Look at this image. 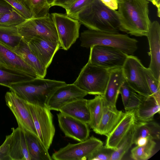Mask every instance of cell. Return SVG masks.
<instances>
[{"mask_svg": "<svg viewBox=\"0 0 160 160\" xmlns=\"http://www.w3.org/2000/svg\"><path fill=\"white\" fill-rule=\"evenodd\" d=\"M146 37L148 41L151 58L148 68L154 77L160 81V25L158 21L151 22Z\"/></svg>", "mask_w": 160, "mask_h": 160, "instance_id": "obj_16", "label": "cell"}, {"mask_svg": "<svg viewBox=\"0 0 160 160\" xmlns=\"http://www.w3.org/2000/svg\"><path fill=\"white\" fill-rule=\"evenodd\" d=\"M48 3L52 7V4L53 3L54 0H46Z\"/></svg>", "mask_w": 160, "mask_h": 160, "instance_id": "obj_45", "label": "cell"}, {"mask_svg": "<svg viewBox=\"0 0 160 160\" xmlns=\"http://www.w3.org/2000/svg\"><path fill=\"white\" fill-rule=\"evenodd\" d=\"M76 0H54L52 6H59L64 8L67 11Z\"/></svg>", "mask_w": 160, "mask_h": 160, "instance_id": "obj_40", "label": "cell"}, {"mask_svg": "<svg viewBox=\"0 0 160 160\" xmlns=\"http://www.w3.org/2000/svg\"><path fill=\"white\" fill-rule=\"evenodd\" d=\"M16 27L22 39L28 43L32 38L38 37L59 42L55 26L50 14L27 19Z\"/></svg>", "mask_w": 160, "mask_h": 160, "instance_id": "obj_6", "label": "cell"}, {"mask_svg": "<svg viewBox=\"0 0 160 160\" xmlns=\"http://www.w3.org/2000/svg\"><path fill=\"white\" fill-rule=\"evenodd\" d=\"M0 65L38 78L34 70L14 51L0 43Z\"/></svg>", "mask_w": 160, "mask_h": 160, "instance_id": "obj_18", "label": "cell"}, {"mask_svg": "<svg viewBox=\"0 0 160 160\" xmlns=\"http://www.w3.org/2000/svg\"><path fill=\"white\" fill-rule=\"evenodd\" d=\"M153 4L155 5L157 8V15L160 17V0H152V2Z\"/></svg>", "mask_w": 160, "mask_h": 160, "instance_id": "obj_44", "label": "cell"}, {"mask_svg": "<svg viewBox=\"0 0 160 160\" xmlns=\"http://www.w3.org/2000/svg\"><path fill=\"white\" fill-rule=\"evenodd\" d=\"M81 46L86 48L94 45L114 47L128 55H133L138 48V41L127 34L96 31H84L80 34Z\"/></svg>", "mask_w": 160, "mask_h": 160, "instance_id": "obj_4", "label": "cell"}, {"mask_svg": "<svg viewBox=\"0 0 160 160\" xmlns=\"http://www.w3.org/2000/svg\"><path fill=\"white\" fill-rule=\"evenodd\" d=\"M57 115L59 126L65 137L79 142L89 137L90 130L88 123L61 112Z\"/></svg>", "mask_w": 160, "mask_h": 160, "instance_id": "obj_14", "label": "cell"}, {"mask_svg": "<svg viewBox=\"0 0 160 160\" xmlns=\"http://www.w3.org/2000/svg\"><path fill=\"white\" fill-rule=\"evenodd\" d=\"M13 51L34 70L39 77L44 78L47 68L42 65L32 52L28 43L22 39L19 44Z\"/></svg>", "mask_w": 160, "mask_h": 160, "instance_id": "obj_23", "label": "cell"}, {"mask_svg": "<svg viewBox=\"0 0 160 160\" xmlns=\"http://www.w3.org/2000/svg\"><path fill=\"white\" fill-rule=\"evenodd\" d=\"M35 78L22 72L0 65V85L8 88L11 85L28 82Z\"/></svg>", "mask_w": 160, "mask_h": 160, "instance_id": "obj_26", "label": "cell"}, {"mask_svg": "<svg viewBox=\"0 0 160 160\" xmlns=\"http://www.w3.org/2000/svg\"><path fill=\"white\" fill-rule=\"evenodd\" d=\"M124 113L122 111L118 110L116 106L103 104L101 118L94 132L98 134L108 136L119 123Z\"/></svg>", "mask_w": 160, "mask_h": 160, "instance_id": "obj_21", "label": "cell"}, {"mask_svg": "<svg viewBox=\"0 0 160 160\" xmlns=\"http://www.w3.org/2000/svg\"><path fill=\"white\" fill-rule=\"evenodd\" d=\"M90 48L88 61L93 64L108 69L122 68L128 56L111 46L97 45Z\"/></svg>", "mask_w": 160, "mask_h": 160, "instance_id": "obj_10", "label": "cell"}, {"mask_svg": "<svg viewBox=\"0 0 160 160\" xmlns=\"http://www.w3.org/2000/svg\"><path fill=\"white\" fill-rule=\"evenodd\" d=\"M76 19L88 29L112 33L120 31L117 11L109 8L100 0H90Z\"/></svg>", "mask_w": 160, "mask_h": 160, "instance_id": "obj_2", "label": "cell"}, {"mask_svg": "<svg viewBox=\"0 0 160 160\" xmlns=\"http://www.w3.org/2000/svg\"><path fill=\"white\" fill-rule=\"evenodd\" d=\"M11 6L26 19L32 18L30 10L25 4L23 0H3Z\"/></svg>", "mask_w": 160, "mask_h": 160, "instance_id": "obj_35", "label": "cell"}, {"mask_svg": "<svg viewBox=\"0 0 160 160\" xmlns=\"http://www.w3.org/2000/svg\"><path fill=\"white\" fill-rule=\"evenodd\" d=\"M134 124L123 139L117 149L112 152L110 160L122 159L124 155L134 144L135 131Z\"/></svg>", "mask_w": 160, "mask_h": 160, "instance_id": "obj_32", "label": "cell"}, {"mask_svg": "<svg viewBox=\"0 0 160 160\" xmlns=\"http://www.w3.org/2000/svg\"><path fill=\"white\" fill-rule=\"evenodd\" d=\"M27 19L14 9L0 16V26H17Z\"/></svg>", "mask_w": 160, "mask_h": 160, "instance_id": "obj_33", "label": "cell"}, {"mask_svg": "<svg viewBox=\"0 0 160 160\" xmlns=\"http://www.w3.org/2000/svg\"><path fill=\"white\" fill-rule=\"evenodd\" d=\"M133 91L130 88L125 81L121 86L119 93L121 95L124 108L127 105Z\"/></svg>", "mask_w": 160, "mask_h": 160, "instance_id": "obj_38", "label": "cell"}, {"mask_svg": "<svg viewBox=\"0 0 160 160\" xmlns=\"http://www.w3.org/2000/svg\"><path fill=\"white\" fill-rule=\"evenodd\" d=\"M144 71L152 96L158 103L160 104V81L157 80L154 77L148 68L145 67Z\"/></svg>", "mask_w": 160, "mask_h": 160, "instance_id": "obj_34", "label": "cell"}, {"mask_svg": "<svg viewBox=\"0 0 160 160\" xmlns=\"http://www.w3.org/2000/svg\"><path fill=\"white\" fill-rule=\"evenodd\" d=\"M66 84L64 81L38 77L28 82L11 85L8 88L28 103L44 106L55 90Z\"/></svg>", "mask_w": 160, "mask_h": 160, "instance_id": "obj_3", "label": "cell"}, {"mask_svg": "<svg viewBox=\"0 0 160 160\" xmlns=\"http://www.w3.org/2000/svg\"><path fill=\"white\" fill-rule=\"evenodd\" d=\"M26 102L38 136L45 147L48 150L55 132L53 115L46 105L40 106Z\"/></svg>", "mask_w": 160, "mask_h": 160, "instance_id": "obj_7", "label": "cell"}, {"mask_svg": "<svg viewBox=\"0 0 160 160\" xmlns=\"http://www.w3.org/2000/svg\"><path fill=\"white\" fill-rule=\"evenodd\" d=\"M23 130L31 160H52L48 150L38 137L28 131Z\"/></svg>", "mask_w": 160, "mask_h": 160, "instance_id": "obj_25", "label": "cell"}, {"mask_svg": "<svg viewBox=\"0 0 160 160\" xmlns=\"http://www.w3.org/2000/svg\"><path fill=\"white\" fill-rule=\"evenodd\" d=\"M156 143L154 140L149 139L148 142L145 145L137 146L131 151L130 157L135 160H147L153 155Z\"/></svg>", "mask_w": 160, "mask_h": 160, "instance_id": "obj_30", "label": "cell"}, {"mask_svg": "<svg viewBox=\"0 0 160 160\" xmlns=\"http://www.w3.org/2000/svg\"><path fill=\"white\" fill-rule=\"evenodd\" d=\"M22 38L16 26H0V43L12 50L19 44Z\"/></svg>", "mask_w": 160, "mask_h": 160, "instance_id": "obj_28", "label": "cell"}, {"mask_svg": "<svg viewBox=\"0 0 160 160\" xmlns=\"http://www.w3.org/2000/svg\"><path fill=\"white\" fill-rule=\"evenodd\" d=\"M145 67L140 60L133 55H128L122 67L125 81L135 92L145 96H152L146 79Z\"/></svg>", "mask_w": 160, "mask_h": 160, "instance_id": "obj_9", "label": "cell"}, {"mask_svg": "<svg viewBox=\"0 0 160 160\" xmlns=\"http://www.w3.org/2000/svg\"><path fill=\"white\" fill-rule=\"evenodd\" d=\"M136 120L133 110L126 111L121 119L107 136L106 148L115 150L134 125Z\"/></svg>", "mask_w": 160, "mask_h": 160, "instance_id": "obj_17", "label": "cell"}, {"mask_svg": "<svg viewBox=\"0 0 160 160\" xmlns=\"http://www.w3.org/2000/svg\"><path fill=\"white\" fill-rule=\"evenodd\" d=\"M134 126V144L137 138L141 137L153 140L160 139V127L157 122L152 121L141 122L136 120Z\"/></svg>", "mask_w": 160, "mask_h": 160, "instance_id": "obj_27", "label": "cell"}, {"mask_svg": "<svg viewBox=\"0 0 160 160\" xmlns=\"http://www.w3.org/2000/svg\"><path fill=\"white\" fill-rule=\"evenodd\" d=\"M50 15L57 30L60 48L67 50L78 38L81 23L66 13H53Z\"/></svg>", "mask_w": 160, "mask_h": 160, "instance_id": "obj_11", "label": "cell"}, {"mask_svg": "<svg viewBox=\"0 0 160 160\" xmlns=\"http://www.w3.org/2000/svg\"><path fill=\"white\" fill-rule=\"evenodd\" d=\"M12 130L9 143L11 160H31L23 130L18 127Z\"/></svg>", "mask_w": 160, "mask_h": 160, "instance_id": "obj_19", "label": "cell"}, {"mask_svg": "<svg viewBox=\"0 0 160 160\" xmlns=\"http://www.w3.org/2000/svg\"><path fill=\"white\" fill-rule=\"evenodd\" d=\"M10 135H7L0 146V160H11L9 156V143Z\"/></svg>", "mask_w": 160, "mask_h": 160, "instance_id": "obj_39", "label": "cell"}, {"mask_svg": "<svg viewBox=\"0 0 160 160\" xmlns=\"http://www.w3.org/2000/svg\"><path fill=\"white\" fill-rule=\"evenodd\" d=\"M120 31L136 37L146 36L151 23L147 0H118Z\"/></svg>", "mask_w": 160, "mask_h": 160, "instance_id": "obj_1", "label": "cell"}, {"mask_svg": "<svg viewBox=\"0 0 160 160\" xmlns=\"http://www.w3.org/2000/svg\"><path fill=\"white\" fill-rule=\"evenodd\" d=\"M5 99L7 106L16 119L18 127L38 136L26 101L11 91L6 92L5 95Z\"/></svg>", "mask_w": 160, "mask_h": 160, "instance_id": "obj_12", "label": "cell"}, {"mask_svg": "<svg viewBox=\"0 0 160 160\" xmlns=\"http://www.w3.org/2000/svg\"><path fill=\"white\" fill-rule=\"evenodd\" d=\"M31 12L32 18H39L48 16L50 6L46 0H23Z\"/></svg>", "mask_w": 160, "mask_h": 160, "instance_id": "obj_31", "label": "cell"}, {"mask_svg": "<svg viewBox=\"0 0 160 160\" xmlns=\"http://www.w3.org/2000/svg\"><path fill=\"white\" fill-rule=\"evenodd\" d=\"M28 43L40 63L47 68L60 48L59 42L51 41L40 37L32 38Z\"/></svg>", "mask_w": 160, "mask_h": 160, "instance_id": "obj_15", "label": "cell"}, {"mask_svg": "<svg viewBox=\"0 0 160 160\" xmlns=\"http://www.w3.org/2000/svg\"><path fill=\"white\" fill-rule=\"evenodd\" d=\"M152 97L144 96L141 101L134 109L136 119L141 122L152 121L157 113H160V106Z\"/></svg>", "mask_w": 160, "mask_h": 160, "instance_id": "obj_22", "label": "cell"}, {"mask_svg": "<svg viewBox=\"0 0 160 160\" xmlns=\"http://www.w3.org/2000/svg\"><path fill=\"white\" fill-rule=\"evenodd\" d=\"M113 151L103 146L94 153L88 160H110Z\"/></svg>", "mask_w": 160, "mask_h": 160, "instance_id": "obj_37", "label": "cell"}, {"mask_svg": "<svg viewBox=\"0 0 160 160\" xmlns=\"http://www.w3.org/2000/svg\"><path fill=\"white\" fill-rule=\"evenodd\" d=\"M125 81L122 68L110 69L109 79L102 97L103 104L116 106L120 87Z\"/></svg>", "mask_w": 160, "mask_h": 160, "instance_id": "obj_20", "label": "cell"}, {"mask_svg": "<svg viewBox=\"0 0 160 160\" xmlns=\"http://www.w3.org/2000/svg\"><path fill=\"white\" fill-rule=\"evenodd\" d=\"M101 1L109 8L116 10L118 9V0H100Z\"/></svg>", "mask_w": 160, "mask_h": 160, "instance_id": "obj_42", "label": "cell"}, {"mask_svg": "<svg viewBox=\"0 0 160 160\" xmlns=\"http://www.w3.org/2000/svg\"><path fill=\"white\" fill-rule=\"evenodd\" d=\"M87 100L83 98L73 101L64 106L59 111L89 125L90 122V117Z\"/></svg>", "mask_w": 160, "mask_h": 160, "instance_id": "obj_24", "label": "cell"}, {"mask_svg": "<svg viewBox=\"0 0 160 160\" xmlns=\"http://www.w3.org/2000/svg\"><path fill=\"white\" fill-rule=\"evenodd\" d=\"M148 0L149 2H152V0Z\"/></svg>", "mask_w": 160, "mask_h": 160, "instance_id": "obj_46", "label": "cell"}, {"mask_svg": "<svg viewBox=\"0 0 160 160\" xmlns=\"http://www.w3.org/2000/svg\"><path fill=\"white\" fill-rule=\"evenodd\" d=\"M100 139L92 136L75 144L69 143L53 153L51 156L54 160H86L103 146Z\"/></svg>", "mask_w": 160, "mask_h": 160, "instance_id": "obj_8", "label": "cell"}, {"mask_svg": "<svg viewBox=\"0 0 160 160\" xmlns=\"http://www.w3.org/2000/svg\"><path fill=\"white\" fill-rule=\"evenodd\" d=\"M88 94L74 84H67L57 88L45 103L50 110L59 111L65 105L84 98Z\"/></svg>", "mask_w": 160, "mask_h": 160, "instance_id": "obj_13", "label": "cell"}, {"mask_svg": "<svg viewBox=\"0 0 160 160\" xmlns=\"http://www.w3.org/2000/svg\"><path fill=\"white\" fill-rule=\"evenodd\" d=\"M149 139L147 138L142 137L139 138L134 142V144L139 146H144L147 143Z\"/></svg>", "mask_w": 160, "mask_h": 160, "instance_id": "obj_43", "label": "cell"}, {"mask_svg": "<svg viewBox=\"0 0 160 160\" xmlns=\"http://www.w3.org/2000/svg\"><path fill=\"white\" fill-rule=\"evenodd\" d=\"M90 117L89 127L95 132L100 121L102 113L103 102L102 97L96 95L93 99L87 100Z\"/></svg>", "mask_w": 160, "mask_h": 160, "instance_id": "obj_29", "label": "cell"}, {"mask_svg": "<svg viewBox=\"0 0 160 160\" xmlns=\"http://www.w3.org/2000/svg\"><path fill=\"white\" fill-rule=\"evenodd\" d=\"M13 9H14L6 2L3 0H0V16Z\"/></svg>", "mask_w": 160, "mask_h": 160, "instance_id": "obj_41", "label": "cell"}, {"mask_svg": "<svg viewBox=\"0 0 160 160\" xmlns=\"http://www.w3.org/2000/svg\"><path fill=\"white\" fill-rule=\"evenodd\" d=\"M110 69L88 62L73 83L88 94L102 96L109 79Z\"/></svg>", "mask_w": 160, "mask_h": 160, "instance_id": "obj_5", "label": "cell"}, {"mask_svg": "<svg viewBox=\"0 0 160 160\" xmlns=\"http://www.w3.org/2000/svg\"><path fill=\"white\" fill-rule=\"evenodd\" d=\"M90 0H76L66 12L69 17L76 19L78 13L87 4Z\"/></svg>", "mask_w": 160, "mask_h": 160, "instance_id": "obj_36", "label": "cell"}]
</instances>
